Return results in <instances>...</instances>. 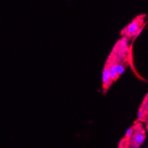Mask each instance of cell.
<instances>
[{
  "label": "cell",
  "instance_id": "obj_7",
  "mask_svg": "<svg viewBox=\"0 0 148 148\" xmlns=\"http://www.w3.org/2000/svg\"><path fill=\"white\" fill-rule=\"evenodd\" d=\"M135 148H140V147H135Z\"/></svg>",
  "mask_w": 148,
  "mask_h": 148
},
{
  "label": "cell",
  "instance_id": "obj_6",
  "mask_svg": "<svg viewBox=\"0 0 148 148\" xmlns=\"http://www.w3.org/2000/svg\"><path fill=\"white\" fill-rule=\"evenodd\" d=\"M147 132H148V122L147 123Z\"/></svg>",
  "mask_w": 148,
  "mask_h": 148
},
{
  "label": "cell",
  "instance_id": "obj_3",
  "mask_svg": "<svg viewBox=\"0 0 148 148\" xmlns=\"http://www.w3.org/2000/svg\"><path fill=\"white\" fill-rule=\"evenodd\" d=\"M110 82H112L110 79V71H109V66L107 63L104 68L103 72H102V83H103L104 89H107L110 84Z\"/></svg>",
  "mask_w": 148,
  "mask_h": 148
},
{
  "label": "cell",
  "instance_id": "obj_1",
  "mask_svg": "<svg viewBox=\"0 0 148 148\" xmlns=\"http://www.w3.org/2000/svg\"><path fill=\"white\" fill-rule=\"evenodd\" d=\"M133 129V134L129 140L130 146L132 148L139 147L143 144L145 140V132L140 124L135 125Z\"/></svg>",
  "mask_w": 148,
  "mask_h": 148
},
{
  "label": "cell",
  "instance_id": "obj_2",
  "mask_svg": "<svg viewBox=\"0 0 148 148\" xmlns=\"http://www.w3.org/2000/svg\"><path fill=\"white\" fill-rule=\"evenodd\" d=\"M144 18L145 16H143V15L136 17L134 20H132L131 23H130L123 30V31L122 32V34L127 38L135 35L140 31V28L143 26V22H144Z\"/></svg>",
  "mask_w": 148,
  "mask_h": 148
},
{
  "label": "cell",
  "instance_id": "obj_5",
  "mask_svg": "<svg viewBox=\"0 0 148 148\" xmlns=\"http://www.w3.org/2000/svg\"><path fill=\"white\" fill-rule=\"evenodd\" d=\"M133 132H134L133 127L129 128V129L127 130L126 134H125V140H127V141H129V140H130L131 137H132V134H133Z\"/></svg>",
  "mask_w": 148,
  "mask_h": 148
},
{
  "label": "cell",
  "instance_id": "obj_4",
  "mask_svg": "<svg viewBox=\"0 0 148 148\" xmlns=\"http://www.w3.org/2000/svg\"><path fill=\"white\" fill-rule=\"evenodd\" d=\"M125 70V66L122 63V61H118L117 63V75H120L124 73Z\"/></svg>",
  "mask_w": 148,
  "mask_h": 148
}]
</instances>
